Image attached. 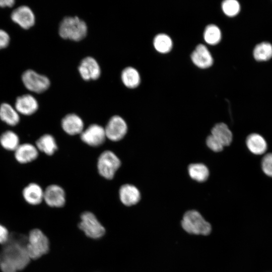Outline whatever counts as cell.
<instances>
[{
	"label": "cell",
	"mask_w": 272,
	"mask_h": 272,
	"mask_svg": "<svg viewBox=\"0 0 272 272\" xmlns=\"http://www.w3.org/2000/svg\"><path fill=\"white\" fill-rule=\"evenodd\" d=\"M27 237L22 234H10L3 244L0 269L2 272H18L25 268L31 260L27 249Z\"/></svg>",
	"instance_id": "6da1fadb"
},
{
	"label": "cell",
	"mask_w": 272,
	"mask_h": 272,
	"mask_svg": "<svg viewBox=\"0 0 272 272\" xmlns=\"http://www.w3.org/2000/svg\"><path fill=\"white\" fill-rule=\"evenodd\" d=\"M87 32L86 23L77 16L64 18L58 28L59 35L62 38L75 41L83 39Z\"/></svg>",
	"instance_id": "7a4b0ae2"
},
{
	"label": "cell",
	"mask_w": 272,
	"mask_h": 272,
	"mask_svg": "<svg viewBox=\"0 0 272 272\" xmlns=\"http://www.w3.org/2000/svg\"><path fill=\"white\" fill-rule=\"evenodd\" d=\"M181 225L187 233L196 235H207L212 230L210 224L195 210L188 211L184 214Z\"/></svg>",
	"instance_id": "3957f363"
},
{
	"label": "cell",
	"mask_w": 272,
	"mask_h": 272,
	"mask_svg": "<svg viewBox=\"0 0 272 272\" xmlns=\"http://www.w3.org/2000/svg\"><path fill=\"white\" fill-rule=\"evenodd\" d=\"M49 242L47 236L38 229L30 231L27 236V249L31 259H37L47 253Z\"/></svg>",
	"instance_id": "277c9868"
},
{
	"label": "cell",
	"mask_w": 272,
	"mask_h": 272,
	"mask_svg": "<svg viewBox=\"0 0 272 272\" xmlns=\"http://www.w3.org/2000/svg\"><path fill=\"white\" fill-rule=\"evenodd\" d=\"M121 162L118 157L112 151L107 150L99 157L97 168L99 173L107 179H112L120 167Z\"/></svg>",
	"instance_id": "5b68a950"
},
{
	"label": "cell",
	"mask_w": 272,
	"mask_h": 272,
	"mask_svg": "<svg viewBox=\"0 0 272 272\" xmlns=\"http://www.w3.org/2000/svg\"><path fill=\"white\" fill-rule=\"evenodd\" d=\"M79 227L86 236L93 239L101 238L105 232L104 227L96 216L90 212H84L81 215Z\"/></svg>",
	"instance_id": "8992f818"
},
{
	"label": "cell",
	"mask_w": 272,
	"mask_h": 272,
	"mask_svg": "<svg viewBox=\"0 0 272 272\" xmlns=\"http://www.w3.org/2000/svg\"><path fill=\"white\" fill-rule=\"evenodd\" d=\"M22 81L25 87L29 91L41 93L47 90L50 86L49 79L32 70L25 71L22 76Z\"/></svg>",
	"instance_id": "52a82bcc"
},
{
	"label": "cell",
	"mask_w": 272,
	"mask_h": 272,
	"mask_svg": "<svg viewBox=\"0 0 272 272\" xmlns=\"http://www.w3.org/2000/svg\"><path fill=\"white\" fill-rule=\"evenodd\" d=\"M104 129L106 138L112 141L117 142L125 135L127 125L121 117L114 115L109 119Z\"/></svg>",
	"instance_id": "ba28073f"
},
{
	"label": "cell",
	"mask_w": 272,
	"mask_h": 272,
	"mask_svg": "<svg viewBox=\"0 0 272 272\" xmlns=\"http://www.w3.org/2000/svg\"><path fill=\"white\" fill-rule=\"evenodd\" d=\"M106 138L104 128L97 124L90 125L81 133L82 141L92 147L101 146Z\"/></svg>",
	"instance_id": "9c48e42d"
},
{
	"label": "cell",
	"mask_w": 272,
	"mask_h": 272,
	"mask_svg": "<svg viewBox=\"0 0 272 272\" xmlns=\"http://www.w3.org/2000/svg\"><path fill=\"white\" fill-rule=\"evenodd\" d=\"M79 73L85 81L98 79L101 75V68L97 60L91 56L83 58L78 67Z\"/></svg>",
	"instance_id": "30bf717a"
},
{
	"label": "cell",
	"mask_w": 272,
	"mask_h": 272,
	"mask_svg": "<svg viewBox=\"0 0 272 272\" xmlns=\"http://www.w3.org/2000/svg\"><path fill=\"white\" fill-rule=\"evenodd\" d=\"M13 22L24 29L32 27L35 22V15L27 6H21L14 10L11 15Z\"/></svg>",
	"instance_id": "8fae6325"
},
{
	"label": "cell",
	"mask_w": 272,
	"mask_h": 272,
	"mask_svg": "<svg viewBox=\"0 0 272 272\" xmlns=\"http://www.w3.org/2000/svg\"><path fill=\"white\" fill-rule=\"evenodd\" d=\"M43 200L49 207H62L65 202L64 191L58 185H49L44 190Z\"/></svg>",
	"instance_id": "7c38bea8"
},
{
	"label": "cell",
	"mask_w": 272,
	"mask_h": 272,
	"mask_svg": "<svg viewBox=\"0 0 272 272\" xmlns=\"http://www.w3.org/2000/svg\"><path fill=\"white\" fill-rule=\"evenodd\" d=\"M16 161L21 164H26L35 161L39 151L35 145L29 143L20 144L14 152Z\"/></svg>",
	"instance_id": "4fadbf2b"
},
{
	"label": "cell",
	"mask_w": 272,
	"mask_h": 272,
	"mask_svg": "<svg viewBox=\"0 0 272 272\" xmlns=\"http://www.w3.org/2000/svg\"><path fill=\"white\" fill-rule=\"evenodd\" d=\"M14 107L19 114L30 116L37 111L39 104L34 96L30 94H25L17 98Z\"/></svg>",
	"instance_id": "5bb4252c"
},
{
	"label": "cell",
	"mask_w": 272,
	"mask_h": 272,
	"mask_svg": "<svg viewBox=\"0 0 272 272\" xmlns=\"http://www.w3.org/2000/svg\"><path fill=\"white\" fill-rule=\"evenodd\" d=\"M22 196L24 200L32 206L39 205L43 200L44 190L35 182H31L22 190Z\"/></svg>",
	"instance_id": "9a60e30c"
},
{
	"label": "cell",
	"mask_w": 272,
	"mask_h": 272,
	"mask_svg": "<svg viewBox=\"0 0 272 272\" xmlns=\"http://www.w3.org/2000/svg\"><path fill=\"white\" fill-rule=\"evenodd\" d=\"M61 124L63 130L71 135L81 134L84 130L82 119L74 113L65 115L61 120Z\"/></svg>",
	"instance_id": "2e32d148"
},
{
	"label": "cell",
	"mask_w": 272,
	"mask_h": 272,
	"mask_svg": "<svg viewBox=\"0 0 272 272\" xmlns=\"http://www.w3.org/2000/svg\"><path fill=\"white\" fill-rule=\"evenodd\" d=\"M192 62L197 66L206 69L212 65L213 59L210 51L203 44L198 45L191 55Z\"/></svg>",
	"instance_id": "e0dca14e"
},
{
	"label": "cell",
	"mask_w": 272,
	"mask_h": 272,
	"mask_svg": "<svg viewBox=\"0 0 272 272\" xmlns=\"http://www.w3.org/2000/svg\"><path fill=\"white\" fill-rule=\"evenodd\" d=\"M119 198L121 202L126 206L137 204L141 199V193L135 186L125 184L122 185L119 190Z\"/></svg>",
	"instance_id": "ac0fdd59"
},
{
	"label": "cell",
	"mask_w": 272,
	"mask_h": 272,
	"mask_svg": "<svg viewBox=\"0 0 272 272\" xmlns=\"http://www.w3.org/2000/svg\"><path fill=\"white\" fill-rule=\"evenodd\" d=\"M0 119L9 126H15L20 122V117L14 107L3 103L0 105Z\"/></svg>",
	"instance_id": "d6986e66"
},
{
	"label": "cell",
	"mask_w": 272,
	"mask_h": 272,
	"mask_svg": "<svg viewBox=\"0 0 272 272\" xmlns=\"http://www.w3.org/2000/svg\"><path fill=\"white\" fill-rule=\"evenodd\" d=\"M35 146L38 151L48 156L52 155L57 149V146L54 137L50 134H44L36 141Z\"/></svg>",
	"instance_id": "ffe728a7"
},
{
	"label": "cell",
	"mask_w": 272,
	"mask_h": 272,
	"mask_svg": "<svg viewBox=\"0 0 272 272\" xmlns=\"http://www.w3.org/2000/svg\"><path fill=\"white\" fill-rule=\"evenodd\" d=\"M248 150L255 155H261L267 149V144L265 139L261 135L253 133L249 135L246 140Z\"/></svg>",
	"instance_id": "44dd1931"
},
{
	"label": "cell",
	"mask_w": 272,
	"mask_h": 272,
	"mask_svg": "<svg viewBox=\"0 0 272 272\" xmlns=\"http://www.w3.org/2000/svg\"><path fill=\"white\" fill-rule=\"evenodd\" d=\"M121 79L123 85L129 89H134L141 83V77L135 68L128 66L124 68L121 74Z\"/></svg>",
	"instance_id": "7402d4cb"
},
{
	"label": "cell",
	"mask_w": 272,
	"mask_h": 272,
	"mask_svg": "<svg viewBox=\"0 0 272 272\" xmlns=\"http://www.w3.org/2000/svg\"><path fill=\"white\" fill-rule=\"evenodd\" d=\"M211 134L224 146H229L232 141V133L228 126L224 123L216 124L211 130Z\"/></svg>",
	"instance_id": "603a6c76"
},
{
	"label": "cell",
	"mask_w": 272,
	"mask_h": 272,
	"mask_svg": "<svg viewBox=\"0 0 272 272\" xmlns=\"http://www.w3.org/2000/svg\"><path fill=\"white\" fill-rule=\"evenodd\" d=\"M20 144L19 135L13 130H6L0 135V145L7 151L14 152Z\"/></svg>",
	"instance_id": "cb8c5ba5"
},
{
	"label": "cell",
	"mask_w": 272,
	"mask_h": 272,
	"mask_svg": "<svg viewBox=\"0 0 272 272\" xmlns=\"http://www.w3.org/2000/svg\"><path fill=\"white\" fill-rule=\"evenodd\" d=\"M188 171L190 177L198 182L205 181L209 176L208 168L206 165L201 163L190 164L188 167Z\"/></svg>",
	"instance_id": "d4e9b609"
},
{
	"label": "cell",
	"mask_w": 272,
	"mask_h": 272,
	"mask_svg": "<svg viewBox=\"0 0 272 272\" xmlns=\"http://www.w3.org/2000/svg\"><path fill=\"white\" fill-rule=\"evenodd\" d=\"M153 44L156 50L161 53H167L172 47L171 38L165 34H159L156 35L154 38Z\"/></svg>",
	"instance_id": "484cf974"
},
{
	"label": "cell",
	"mask_w": 272,
	"mask_h": 272,
	"mask_svg": "<svg viewBox=\"0 0 272 272\" xmlns=\"http://www.w3.org/2000/svg\"><path fill=\"white\" fill-rule=\"evenodd\" d=\"M255 59L258 61L268 60L272 57V46L267 42H262L257 44L253 51Z\"/></svg>",
	"instance_id": "4316f807"
},
{
	"label": "cell",
	"mask_w": 272,
	"mask_h": 272,
	"mask_svg": "<svg viewBox=\"0 0 272 272\" xmlns=\"http://www.w3.org/2000/svg\"><path fill=\"white\" fill-rule=\"evenodd\" d=\"M203 38L207 43L211 45L216 44L221 40V31L217 26L209 25L205 29Z\"/></svg>",
	"instance_id": "83f0119b"
},
{
	"label": "cell",
	"mask_w": 272,
	"mask_h": 272,
	"mask_svg": "<svg viewBox=\"0 0 272 272\" xmlns=\"http://www.w3.org/2000/svg\"><path fill=\"white\" fill-rule=\"evenodd\" d=\"M222 8L224 13L227 16L232 17L239 12L240 5L235 0H226L222 3Z\"/></svg>",
	"instance_id": "f1b7e54d"
},
{
	"label": "cell",
	"mask_w": 272,
	"mask_h": 272,
	"mask_svg": "<svg viewBox=\"0 0 272 272\" xmlns=\"http://www.w3.org/2000/svg\"><path fill=\"white\" fill-rule=\"evenodd\" d=\"M261 167L263 172L272 177V153L266 154L262 159Z\"/></svg>",
	"instance_id": "f546056e"
},
{
	"label": "cell",
	"mask_w": 272,
	"mask_h": 272,
	"mask_svg": "<svg viewBox=\"0 0 272 272\" xmlns=\"http://www.w3.org/2000/svg\"><path fill=\"white\" fill-rule=\"evenodd\" d=\"M206 144L210 149L216 152L222 151L224 148L223 145L212 134L207 137Z\"/></svg>",
	"instance_id": "4dcf8cb0"
},
{
	"label": "cell",
	"mask_w": 272,
	"mask_h": 272,
	"mask_svg": "<svg viewBox=\"0 0 272 272\" xmlns=\"http://www.w3.org/2000/svg\"><path fill=\"white\" fill-rule=\"evenodd\" d=\"M10 41V36L4 30L0 29V49L7 47Z\"/></svg>",
	"instance_id": "1f68e13d"
},
{
	"label": "cell",
	"mask_w": 272,
	"mask_h": 272,
	"mask_svg": "<svg viewBox=\"0 0 272 272\" xmlns=\"http://www.w3.org/2000/svg\"><path fill=\"white\" fill-rule=\"evenodd\" d=\"M10 235L7 228L0 224V244H4L8 240Z\"/></svg>",
	"instance_id": "d6a6232c"
},
{
	"label": "cell",
	"mask_w": 272,
	"mask_h": 272,
	"mask_svg": "<svg viewBox=\"0 0 272 272\" xmlns=\"http://www.w3.org/2000/svg\"><path fill=\"white\" fill-rule=\"evenodd\" d=\"M15 3V1L14 0H0V7L11 8L14 5Z\"/></svg>",
	"instance_id": "836d02e7"
},
{
	"label": "cell",
	"mask_w": 272,
	"mask_h": 272,
	"mask_svg": "<svg viewBox=\"0 0 272 272\" xmlns=\"http://www.w3.org/2000/svg\"><path fill=\"white\" fill-rule=\"evenodd\" d=\"M0 263H1V257H0Z\"/></svg>",
	"instance_id": "e575fe53"
}]
</instances>
